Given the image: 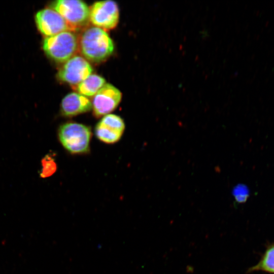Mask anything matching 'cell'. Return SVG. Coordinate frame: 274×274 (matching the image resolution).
Returning a JSON list of instances; mask_svg holds the SVG:
<instances>
[{"label":"cell","mask_w":274,"mask_h":274,"mask_svg":"<svg viewBox=\"0 0 274 274\" xmlns=\"http://www.w3.org/2000/svg\"><path fill=\"white\" fill-rule=\"evenodd\" d=\"M82 54L93 62L105 60L113 53L114 44L106 31L97 27L86 29L79 42Z\"/></svg>","instance_id":"6da1fadb"},{"label":"cell","mask_w":274,"mask_h":274,"mask_svg":"<svg viewBox=\"0 0 274 274\" xmlns=\"http://www.w3.org/2000/svg\"><path fill=\"white\" fill-rule=\"evenodd\" d=\"M58 136L62 146L72 154H83L89 150L91 136L89 127L76 122H67L60 126Z\"/></svg>","instance_id":"7a4b0ae2"},{"label":"cell","mask_w":274,"mask_h":274,"mask_svg":"<svg viewBox=\"0 0 274 274\" xmlns=\"http://www.w3.org/2000/svg\"><path fill=\"white\" fill-rule=\"evenodd\" d=\"M79 46L76 35L69 31L48 37L43 41L46 54L54 60L66 62L73 57Z\"/></svg>","instance_id":"3957f363"},{"label":"cell","mask_w":274,"mask_h":274,"mask_svg":"<svg viewBox=\"0 0 274 274\" xmlns=\"http://www.w3.org/2000/svg\"><path fill=\"white\" fill-rule=\"evenodd\" d=\"M53 9L65 20L69 30L85 26L90 20V9L79 0H59L52 4Z\"/></svg>","instance_id":"277c9868"},{"label":"cell","mask_w":274,"mask_h":274,"mask_svg":"<svg viewBox=\"0 0 274 274\" xmlns=\"http://www.w3.org/2000/svg\"><path fill=\"white\" fill-rule=\"evenodd\" d=\"M119 16L118 6L112 1L97 2L90 9V20L94 25L104 30L115 27Z\"/></svg>","instance_id":"5b68a950"},{"label":"cell","mask_w":274,"mask_h":274,"mask_svg":"<svg viewBox=\"0 0 274 274\" xmlns=\"http://www.w3.org/2000/svg\"><path fill=\"white\" fill-rule=\"evenodd\" d=\"M92 68L83 57L75 56L66 61L58 72V78L72 85H78L91 74Z\"/></svg>","instance_id":"8992f818"},{"label":"cell","mask_w":274,"mask_h":274,"mask_svg":"<svg viewBox=\"0 0 274 274\" xmlns=\"http://www.w3.org/2000/svg\"><path fill=\"white\" fill-rule=\"evenodd\" d=\"M122 98L120 90L110 84H105L94 95L92 105L95 117L109 114L115 110Z\"/></svg>","instance_id":"52a82bcc"},{"label":"cell","mask_w":274,"mask_h":274,"mask_svg":"<svg viewBox=\"0 0 274 274\" xmlns=\"http://www.w3.org/2000/svg\"><path fill=\"white\" fill-rule=\"evenodd\" d=\"M124 129V122L120 116L109 114L105 115L96 124L95 133L101 141L113 144L120 139Z\"/></svg>","instance_id":"ba28073f"},{"label":"cell","mask_w":274,"mask_h":274,"mask_svg":"<svg viewBox=\"0 0 274 274\" xmlns=\"http://www.w3.org/2000/svg\"><path fill=\"white\" fill-rule=\"evenodd\" d=\"M35 20L39 30L48 37L69 30L64 18L54 10H40L37 13Z\"/></svg>","instance_id":"9c48e42d"},{"label":"cell","mask_w":274,"mask_h":274,"mask_svg":"<svg viewBox=\"0 0 274 274\" xmlns=\"http://www.w3.org/2000/svg\"><path fill=\"white\" fill-rule=\"evenodd\" d=\"M92 108V102L86 96L79 93L72 92L62 99L61 112L64 116L73 117L87 112Z\"/></svg>","instance_id":"30bf717a"},{"label":"cell","mask_w":274,"mask_h":274,"mask_svg":"<svg viewBox=\"0 0 274 274\" xmlns=\"http://www.w3.org/2000/svg\"><path fill=\"white\" fill-rule=\"evenodd\" d=\"M259 271L274 274V242L267 245L259 262L250 267L247 272Z\"/></svg>","instance_id":"8fae6325"},{"label":"cell","mask_w":274,"mask_h":274,"mask_svg":"<svg viewBox=\"0 0 274 274\" xmlns=\"http://www.w3.org/2000/svg\"><path fill=\"white\" fill-rule=\"evenodd\" d=\"M105 82L102 77L91 74L77 85V89L79 93L85 96H94L105 84Z\"/></svg>","instance_id":"7c38bea8"},{"label":"cell","mask_w":274,"mask_h":274,"mask_svg":"<svg viewBox=\"0 0 274 274\" xmlns=\"http://www.w3.org/2000/svg\"><path fill=\"white\" fill-rule=\"evenodd\" d=\"M42 168L41 169L40 177L46 178L54 174L57 169V164L55 161L53 154L46 155L41 160Z\"/></svg>","instance_id":"4fadbf2b"},{"label":"cell","mask_w":274,"mask_h":274,"mask_svg":"<svg viewBox=\"0 0 274 274\" xmlns=\"http://www.w3.org/2000/svg\"><path fill=\"white\" fill-rule=\"evenodd\" d=\"M232 194L236 203H242L247 201L249 196V191L246 186L240 184L234 187Z\"/></svg>","instance_id":"5bb4252c"}]
</instances>
